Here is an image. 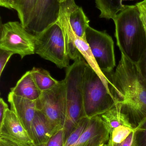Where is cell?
<instances>
[{
	"label": "cell",
	"instance_id": "obj_1",
	"mask_svg": "<svg viewBox=\"0 0 146 146\" xmlns=\"http://www.w3.org/2000/svg\"><path fill=\"white\" fill-rule=\"evenodd\" d=\"M109 79L116 104L136 128L146 119V83L138 65L121 53L115 71Z\"/></svg>",
	"mask_w": 146,
	"mask_h": 146
},
{
	"label": "cell",
	"instance_id": "obj_2",
	"mask_svg": "<svg viewBox=\"0 0 146 146\" xmlns=\"http://www.w3.org/2000/svg\"><path fill=\"white\" fill-rule=\"evenodd\" d=\"M117 44L127 58L137 63L146 50V33L139 8L125 5L113 19Z\"/></svg>",
	"mask_w": 146,
	"mask_h": 146
},
{
	"label": "cell",
	"instance_id": "obj_3",
	"mask_svg": "<svg viewBox=\"0 0 146 146\" xmlns=\"http://www.w3.org/2000/svg\"><path fill=\"white\" fill-rule=\"evenodd\" d=\"M87 64L79 58L67 68L64 78L66 112L63 129L66 139L79 122L85 117L83 102V80Z\"/></svg>",
	"mask_w": 146,
	"mask_h": 146
},
{
	"label": "cell",
	"instance_id": "obj_4",
	"mask_svg": "<svg viewBox=\"0 0 146 146\" xmlns=\"http://www.w3.org/2000/svg\"><path fill=\"white\" fill-rule=\"evenodd\" d=\"M36 36L35 54L60 69L69 67L68 42L59 21Z\"/></svg>",
	"mask_w": 146,
	"mask_h": 146
},
{
	"label": "cell",
	"instance_id": "obj_5",
	"mask_svg": "<svg viewBox=\"0 0 146 146\" xmlns=\"http://www.w3.org/2000/svg\"><path fill=\"white\" fill-rule=\"evenodd\" d=\"M83 92L84 111L88 118L101 115L115 105L112 94L88 64L83 76Z\"/></svg>",
	"mask_w": 146,
	"mask_h": 146
},
{
	"label": "cell",
	"instance_id": "obj_6",
	"mask_svg": "<svg viewBox=\"0 0 146 146\" xmlns=\"http://www.w3.org/2000/svg\"><path fill=\"white\" fill-rule=\"evenodd\" d=\"M36 109L45 117L51 135L63 127L66 112L64 80L59 81L51 90L42 92L36 100Z\"/></svg>",
	"mask_w": 146,
	"mask_h": 146
},
{
	"label": "cell",
	"instance_id": "obj_7",
	"mask_svg": "<svg viewBox=\"0 0 146 146\" xmlns=\"http://www.w3.org/2000/svg\"><path fill=\"white\" fill-rule=\"evenodd\" d=\"M36 36L18 21L1 24L0 49L19 55L21 59L35 54Z\"/></svg>",
	"mask_w": 146,
	"mask_h": 146
},
{
	"label": "cell",
	"instance_id": "obj_8",
	"mask_svg": "<svg viewBox=\"0 0 146 146\" xmlns=\"http://www.w3.org/2000/svg\"><path fill=\"white\" fill-rule=\"evenodd\" d=\"M86 40L102 72H111L116 66L114 42L105 31H100L89 26L85 33Z\"/></svg>",
	"mask_w": 146,
	"mask_h": 146
},
{
	"label": "cell",
	"instance_id": "obj_9",
	"mask_svg": "<svg viewBox=\"0 0 146 146\" xmlns=\"http://www.w3.org/2000/svg\"><path fill=\"white\" fill-rule=\"evenodd\" d=\"M61 3L58 0H39L35 12L26 29L37 35L58 20Z\"/></svg>",
	"mask_w": 146,
	"mask_h": 146
},
{
	"label": "cell",
	"instance_id": "obj_10",
	"mask_svg": "<svg viewBox=\"0 0 146 146\" xmlns=\"http://www.w3.org/2000/svg\"><path fill=\"white\" fill-rule=\"evenodd\" d=\"M8 101L10 104V110L16 115L35 143L33 122L37 111L36 100H30L19 97L10 92L8 95Z\"/></svg>",
	"mask_w": 146,
	"mask_h": 146
},
{
	"label": "cell",
	"instance_id": "obj_11",
	"mask_svg": "<svg viewBox=\"0 0 146 146\" xmlns=\"http://www.w3.org/2000/svg\"><path fill=\"white\" fill-rule=\"evenodd\" d=\"M0 136L8 138L24 146H37L15 114L9 109L0 124Z\"/></svg>",
	"mask_w": 146,
	"mask_h": 146
},
{
	"label": "cell",
	"instance_id": "obj_12",
	"mask_svg": "<svg viewBox=\"0 0 146 146\" xmlns=\"http://www.w3.org/2000/svg\"><path fill=\"white\" fill-rule=\"evenodd\" d=\"M110 133L100 116L90 118L89 124L77 143L73 146H104Z\"/></svg>",
	"mask_w": 146,
	"mask_h": 146
},
{
	"label": "cell",
	"instance_id": "obj_13",
	"mask_svg": "<svg viewBox=\"0 0 146 146\" xmlns=\"http://www.w3.org/2000/svg\"><path fill=\"white\" fill-rule=\"evenodd\" d=\"M10 91L17 96L34 101L40 97L42 93L36 85L31 71L25 73Z\"/></svg>",
	"mask_w": 146,
	"mask_h": 146
},
{
	"label": "cell",
	"instance_id": "obj_14",
	"mask_svg": "<svg viewBox=\"0 0 146 146\" xmlns=\"http://www.w3.org/2000/svg\"><path fill=\"white\" fill-rule=\"evenodd\" d=\"M74 42L75 47L79 50L83 59L85 61L87 64L95 71L100 77L107 90L111 93L109 88V85L111 84V82L106 75L101 71L95 60V58L92 53L91 48L87 44L85 37L81 38L75 35L73 38Z\"/></svg>",
	"mask_w": 146,
	"mask_h": 146
},
{
	"label": "cell",
	"instance_id": "obj_15",
	"mask_svg": "<svg viewBox=\"0 0 146 146\" xmlns=\"http://www.w3.org/2000/svg\"><path fill=\"white\" fill-rule=\"evenodd\" d=\"M70 27L74 34L81 38L85 37V33L90 26L89 20L81 7L73 2L69 15Z\"/></svg>",
	"mask_w": 146,
	"mask_h": 146
},
{
	"label": "cell",
	"instance_id": "obj_16",
	"mask_svg": "<svg viewBox=\"0 0 146 146\" xmlns=\"http://www.w3.org/2000/svg\"><path fill=\"white\" fill-rule=\"evenodd\" d=\"M100 116L108 129L110 134L115 128L120 126H125L134 129L127 116L122 112L118 104H116L113 108Z\"/></svg>",
	"mask_w": 146,
	"mask_h": 146
},
{
	"label": "cell",
	"instance_id": "obj_17",
	"mask_svg": "<svg viewBox=\"0 0 146 146\" xmlns=\"http://www.w3.org/2000/svg\"><path fill=\"white\" fill-rule=\"evenodd\" d=\"M34 142L37 146L46 145L51 136L47 120L43 114L37 111L33 122Z\"/></svg>",
	"mask_w": 146,
	"mask_h": 146
},
{
	"label": "cell",
	"instance_id": "obj_18",
	"mask_svg": "<svg viewBox=\"0 0 146 146\" xmlns=\"http://www.w3.org/2000/svg\"><path fill=\"white\" fill-rule=\"evenodd\" d=\"M123 0H95L96 7L100 11L99 17L106 19H113L121 11L125 5Z\"/></svg>",
	"mask_w": 146,
	"mask_h": 146
},
{
	"label": "cell",
	"instance_id": "obj_19",
	"mask_svg": "<svg viewBox=\"0 0 146 146\" xmlns=\"http://www.w3.org/2000/svg\"><path fill=\"white\" fill-rule=\"evenodd\" d=\"M39 0H18L14 9L17 12L20 23L25 28L28 25Z\"/></svg>",
	"mask_w": 146,
	"mask_h": 146
},
{
	"label": "cell",
	"instance_id": "obj_20",
	"mask_svg": "<svg viewBox=\"0 0 146 146\" xmlns=\"http://www.w3.org/2000/svg\"><path fill=\"white\" fill-rule=\"evenodd\" d=\"M31 72L36 85L41 92L51 90L59 82L45 69L33 67Z\"/></svg>",
	"mask_w": 146,
	"mask_h": 146
},
{
	"label": "cell",
	"instance_id": "obj_21",
	"mask_svg": "<svg viewBox=\"0 0 146 146\" xmlns=\"http://www.w3.org/2000/svg\"><path fill=\"white\" fill-rule=\"evenodd\" d=\"M135 130L125 126H120L115 128L110 134L107 146H121L122 143Z\"/></svg>",
	"mask_w": 146,
	"mask_h": 146
},
{
	"label": "cell",
	"instance_id": "obj_22",
	"mask_svg": "<svg viewBox=\"0 0 146 146\" xmlns=\"http://www.w3.org/2000/svg\"><path fill=\"white\" fill-rule=\"evenodd\" d=\"M90 119V118L85 117L80 120L77 125L66 138L64 146H73L77 143L87 128Z\"/></svg>",
	"mask_w": 146,
	"mask_h": 146
},
{
	"label": "cell",
	"instance_id": "obj_23",
	"mask_svg": "<svg viewBox=\"0 0 146 146\" xmlns=\"http://www.w3.org/2000/svg\"><path fill=\"white\" fill-rule=\"evenodd\" d=\"M135 130L136 146H146V119L135 129Z\"/></svg>",
	"mask_w": 146,
	"mask_h": 146
},
{
	"label": "cell",
	"instance_id": "obj_24",
	"mask_svg": "<svg viewBox=\"0 0 146 146\" xmlns=\"http://www.w3.org/2000/svg\"><path fill=\"white\" fill-rule=\"evenodd\" d=\"M66 137L63 128L51 135L46 145L44 146H64Z\"/></svg>",
	"mask_w": 146,
	"mask_h": 146
},
{
	"label": "cell",
	"instance_id": "obj_25",
	"mask_svg": "<svg viewBox=\"0 0 146 146\" xmlns=\"http://www.w3.org/2000/svg\"><path fill=\"white\" fill-rule=\"evenodd\" d=\"M13 54L12 52L0 49V76H1L7 63Z\"/></svg>",
	"mask_w": 146,
	"mask_h": 146
},
{
	"label": "cell",
	"instance_id": "obj_26",
	"mask_svg": "<svg viewBox=\"0 0 146 146\" xmlns=\"http://www.w3.org/2000/svg\"><path fill=\"white\" fill-rule=\"evenodd\" d=\"M137 64L146 83V50Z\"/></svg>",
	"mask_w": 146,
	"mask_h": 146
},
{
	"label": "cell",
	"instance_id": "obj_27",
	"mask_svg": "<svg viewBox=\"0 0 146 146\" xmlns=\"http://www.w3.org/2000/svg\"><path fill=\"white\" fill-rule=\"evenodd\" d=\"M121 146H136L135 130L130 134L128 137L122 143Z\"/></svg>",
	"mask_w": 146,
	"mask_h": 146
},
{
	"label": "cell",
	"instance_id": "obj_28",
	"mask_svg": "<svg viewBox=\"0 0 146 146\" xmlns=\"http://www.w3.org/2000/svg\"><path fill=\"white\" fill-rule=\"evenodd\" d=\"M0 146H24L8 138L0 136Z\"/></svg>",
	"mask_w": 146,
	"mask_h": 146
},
{
	"label": "cell",
	"instance_id": "obj_29",
	"mask_svg": "<svg viewBox=\"0 0 146 146\" xmlns=\"http://www.w3.org/2000/svg\"><path fill=\"white\" fill-rule=\"evenodd\" d=\"M9 109L8 106L2 98L0 99V124L2 122L7 110Z\"/></svg>",
	"mask_w": 146,
	"mask_h": 146
},
{
	"label": "cell",
	"instance_id": "obj_30",
	"mask_svg": "<svg viewBox=\"0 0 146 146\" xmlns=\"http://www.w3.org/2000/svg\"><path fill=\"white\" fill-rule=\"evenodd\" d=\"M18 0H0L1 7L9 9H14Z\"/></svg>",
	"mask_w": 146,
	"mask_h": 146
},
{
	"label": "cell",
	"instance_id": "obj_31",
	"mask_svg": "<svg viewBox=\"0 0 146 146\" xmlns=\"http://www.w3.org/2000/svg\"><path fill=\"white\" fill-rule=\"evenodd\" d=\"M136 4L139 8L141 14V19H142V21H143V23H144L146 33V11L144 7L141 4H140L139 3H138Z\"/></svg>",
	"mask_w": 146,
	"mask_h": 146
},
{
	"label": "cell",
	"instance_id": "obj_32",
	"mask_svg": "<svg viewBox=\"0 0 146 146\" xmlns=\"http://www.w3.org/2000/svg\"><path fill=\"white\" fill-rule=\"evenodd\" d=\"M140 4H141L143 7H144L146 11V0H144L142 1L139 2Z\"/></svg>",
	"mask_w": 146,
	"mask_h": 146
},
{
	"label": "cell",
	"instance_id": "obj_33",
	"mask_svg": "<svg viewBox=\"0 0 146 146\" xmlns=\"http://www.w3.org/2000/svg\"><path fill=\"white\" fill-rule=\"evenodd\" d=\"M58 1L61 3L65 1H67V0H58Z\"/></svg>",
	"mask_w": 146,
	"mask_h": 146
},
{
	"label": "cell",
	"instance_id": "obj_34",
	"mask_svg": "<svg viewBox=\"0 0 146 146\" xmlns=\"http://www.w3.org/2000/svg\"><path fill=\"white\" fill-rule=\"evenodd\" d=\"M104 146H107V144H105V145H104Z\"/></svg>",
	"mask_w": 146,
	"mask_h": 146
}]
</instances>
